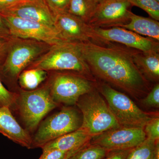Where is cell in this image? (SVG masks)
<instances>
[{
    "label": "cell",
    "instance_id": "obj_1",
    "mask_svg": "<svg viewBox=\"0 0 159 159\" xmlns=\"http://www.w3.org/2000/svg\"><path fill=\"white\" fill-rule=\"evenodd\" d=\"M91 72L134 96L148 89L147 79L133 59L134 49L116 43L77 42Z\"/></svg>",
    "mask_w": 159,
    "mask_h": 159
},
{
    "label": "cell",
    "instance_id": "obj_10",
    "mask_svg": "<svg viewBox=\"0 0 159 159\" xmlns=\"http://www.w3.org/2000/svg\"><path fill=\"white\" fill-rule=\"evenodd\" d=\"M92 41L97 43H116L142 52H159L158 41L149 37H143L121 27H93V38Z\"/></svg>",
    "mask_w": 159,
    "mask_h": 159
},
{
    "label": "cell",
    "instance_id": "obj_9",
    "mask_svg": "<svg viewBox=\"0 0 159 159\" xmlns=\"http://www.w3.org/2000/svg\"><path fill=\"white\" fill-rule=\"evenodd\" d=\"M1 15L12 37L35 40L51 46L65 42L54 27L16 16Z\"/></svg>",
    "mask_w": 159,
    "mask_h": 159
},
{
    "label": "cell",
    "instance_id": "obj_25",
    "mask_svg": "<svg viewBox=\"0 0 159 159\" xmlns=\"http://www.w3.org/2000/svg\"><path fill=\"white\" fill-rule=\"evenodd\" d=\"M146 137L152 140L159 139V118L153 117L145 125L144 128Z\"/></svg>",
    "mask_w": 159,
    "mask_h": 159
},
{
    "label": "cell",
    "instance_id": "obj_26",
    "mask_svg": "<svg viewBox=\"0 0 159 159\" xmlns=\"http://www.w3.org/2000/svg\"><path fill=\"white\" fill-rule=\"evenodd\" d=\"M54 15L67 11L70 0H44Z\"/></svg>",
    "mask_w": 159,
    "mask_h": 159
},
{
    "label": "cell",
    "instance_id": "obj_8",
    "mask_svg": "<svg viewBox=\"0 0 159 159\" xmlns=\"http://www.w3.org/2000/svg\"><path fill=\"white\" fill-rule=\"evenodd\" d=\"M48 84L51 97L59 105H75L81 96L93 89L89 80L77 74L56 73Z\"/></svg>",
    "mask_w": 159,
    "mask_h": 159
},
{
    "label": "cell",
    "instance_id": "obj_35",
    "mask_svg": "<svg viewBox=\"0 0 159 159\" xmlns=\"http://www.w3.org/2000/svg\"><path fill=\"white\" fill-rule=\"evenodd\" d=\"M158 2H159V0H156Z\"/></svg>",
    "mask_w": 159,
    "mask_h": 159
},
{
    "label": "cell",
    "instance_id": "obj_19",
    "mask_svg": "<svg viewBox=\"0 0 159 159\" xmlns=\"http://www.w3.org/2000/svg\"><path fill=\"white\" fill-rule=\"evenodd\" d=\"M126 159H159V142L146 138L130 149Z\"/></svg>",
    "mask_w": 159,
    "mask_h": 159
},
{
    "label": "cell",
    "instance_id": "obj_27",
    "mask_svg": "<svg viewBox=\"0 0 159 159\" xmlns=\"http://www.w3.org/2000/svg\"><path fill=\"white\" fill-rule=\"evenodd\" d=\"M143 103L149 107H159V84H157L152 88L147 97L143 100Z\"/></svg>",
    "mask_w": 159,
    "mask_h": 159
},
{
    "label": "cell",
    "instance_id": "obj_14",
    "mask_svg": "<svg viewBox=\"0 0 159 159\" xmlns=\"http://www.w3.org/2000/svg\"><path fill=\"white\" fill-rule=\"evenodd\" d=\"M0 14L34 21L54 28L55 15L44 0H20Z\"/></svg>",
    "mask_w": 159,
    "mask_h": 159
},
{
    "label": "cell",
    "instance_id": "obj_7",
    "mask_svg": "<svg viewBox=\"0 0 159 159\" xmlns=\"http://www.w3.org/2000/svg\"><path fill=\"white\" fill-rule=\"evenodd\" d=\"M81 124V117L75 109L71 107H63L39 124L36 133L32 137L31 148H42L51 141L77 130Z\"/></svg>",
    "mask_w": 159,
    "mask_h": 159
},
{
    "label": "cell",
    "instance_id": "obj_24",
    "mask_svg": "<svg viewBox=\"0 0 159 159\" xmlns=\"http://www.w3.org/2000/svg\"><path fill=\"white\" fill-rule=\"evenodd\" d=\"M17 95L16 92L6 89L0 79V107H7L11 110L15 103Z\"/></svg>",
    "mask_w": 159,
    "mask_h": 159
},
{
    "label": "cell",
    "instance_id": "obj_2",
    "mask_svg": "<svg viewBox=\"0 0 159 159\" xmlns=\"http://www.w3.org/2000/svg\"><path fill=\"white\" fill-rule=\"evenodd\" d=\"M51 46L35 40L14 38L5 60L0 65L2 82L13 84L26 68L47 52Z\"/></svg>",
    "mask_w": 159,
    "mask_h": 159
},
{
    "label": "cell",
    "instance_id": "obj_12",
    "mask_svg": "<svg viewBox=\"0 0 159 159\" xmlns=\"http://www.w3.org/2000/svg\"><path fill=\"white\" fill-rule=\"evenodd\" d=\"M132 6L129 0H105L98 4L89 24L100 28L126 25L129 21Z\"/></svg>",
    "mask_w": 159,
    "mask_h": 159
},
{
    "label": "cell",
    "instance_id": "obj_33",
    "mask_svg": "<svg viewBox=\"0 0 159 159\" xmlns=\"http://www.w3.org/2000/svg\"><path fill=\"white\" fill-rule=\"evenodd\" d=\"M80 149V148H79V149H76V150L70 151H69V152H68V153L67 154L65 157L62 159H68L71 156L73 155L74 153H76V152H77L79 151Z\"/></svg>",
    "mask_w": 159,
    "mask_h": 159
},
{
    "label": "cell",
    "instance_id": "obj_20",
    "mask_svg": "<svg viewBox=\"0 0 159 159\" xmlns=\"http://www.w3.org/2000/svg\"><path fill=\"white\" fill-rule=\"evenodd\" d=\"M47 77V71L39 69H29L21 72L18 80L21 89L25 90H32L38 88Z\"/></svg>",
    "mask_w": 159,
    "mask_h": 159
},
{
    "label": "cell",
    "instance_id": "obj_31",
    "mask_svg": "<svg viewBox=\"0 0 159 159\" xmlns=\"http://www.w3.org/2000/svg\"><path fill=\"white\" fill-rule=\"evenodd\" d=\"M130 150L127 149L112 151V152L103 159H126Z\"/></svg>",
    "mask_w": 159,
    "mask_h": 159
},
{
    "label": "cell",
    "instance_id": "obj_23",
    "mask_svg": "<svg viewBox=\"0 0 159 159\" xmlns=\"http://www.w3.org/2000/svg\"><path fill=\"white\" fill-rule=\"evenodd\" d=\"M132 6H135L146 11L151 18L159 20V2L156 0H129Z\"/></svg>",
    "mask_w": 159,
    "mask_h": 159
},
{
    "label": "cell",
    "instance_id": "obj_16",
    "mask_svg": "<svg viewBox=\"0 0 159 159\" xmlns=\"http://www.w3.org/2000/svg\"><path fill=\"white\" fill-rule=\"evenodd\" d=\"M92 139L90 135L80 127L47 143L41 148L43 151L57 149L69 152L82 148Z\"/></svg>",
    "mask_w": 159,
    "mask_h": 159
},
{
    "label": "cell",
    "instance_id": "obj_11",
    "mask_svg": "<svg viewBox=\"0 0 159 159\" xmlns=\"http://www.w3.org/2000/svg\"><path fill=\"white\" fill-rule=\"evenodd\" d=\"M146 138L144 128L120 126L93 137L92 144L107 150H127L138 146Z\"/></svg>",
    "mask_w": 159,
    "mask_h": 159
},
{
    "label": "cell",
    "instance_id": "obj_17",
    "mask_svg": "<svg viewBox=\"0 0 159 159\" xmlns=\"http://www.w3.org/2000/svg\"><path fill=\"white\" fill-rule=\"evenodd\" d=\"M159 52H144L134 49L133 59L136 65L145 78L152 81L159 79Z\"/></svg>",
    "mask_w": 159,
    "mask_h": 159
},
{
    "label": "cell",
    "instance_id": "obj_34",
    "mask_svg": "<svg viewBox=\"0 0 159 159\" xmlns=\"http://www.w3.org/2000/svg\"><path fill=\"white\" fill-rule=\"evenodd\" d=\"M105 1V0H95V1H96L98 4L102 2H103V1Z\"/></svg>",
    "mask_w": 159,
    "mask_h": 159
},
{
    "label": "cell",
    "instance_id": "obj_13",
    "mask_svg": "<svg viewBox=\"0 0 159 159\" xmlns=\"http://www.w3.org/2000/svg\"><path fill=\"white\" fill-rule=\"evenodd\" d=\"M54 28L65 42H83L93 38V27L67 11L55 15Z\"/></svg>",
    "mask_w": 159,
    "mask_h": 159
},
{
    "label": "cell",
    "instance_id": "obj_30",
    "mask_svg": "<svg viewBox=\"0 0 159 159\" xmlns=\"http://www.w3.org/2000/svg\"><path fill=\"white\" fill-rule=\"evenodd\" d=\"M13 39L9 41H0V65L2 64L5 60Z\"/></svg>",
    "mask_w": 159,
    "mask_h": 159
},
{
    "label": "cell",
    "instance_id": "obj_15",
    "mask_svg": "<svg viewBox=\"0 0 159 159\" xmlns=\"http://www.w3.org/2000/svg\"><path fill=\"white\" fill-rule=\"evenodd\" d=\"M0 134L22 147L31 148L32 137L30 133L20 125L7 107H0Z\"/></svg>",
    "mask_w": 159,
    "mask_h": 159
},
{
    "label": "cell",
    "instance_id": "obj_32",
    "mask_svg": "<svg viewBox=\"0 0 159 159\" xmlns=\"http://www.w3.org/2000/svg\"><path fill=\"white\" fill-rule=\"evenodd\" d=\"M20 0H0V12L6 11Z\"/></svg>",
    "mask_w": 159,
    "mask_h": 159
},
{
    "label": "cell",
    "instance_id": "obj_28",
    "mask_svg": "<svg viewBox=\"0 0 159 159\" xmlns=\"http://www.w3.org/2000/svg\"><path fill=\"white\" fill-rule=\"evenodd\" d=\"M69 152L63 151L57 149L43 151L42 154L39 159H62Z\"/></svg>",
    "mask_w": 159,
    "mask_h": 159
},
{
    "label": "cell",
    "instance_id": "obj_22",
    "mask_svg": "<svg viewBox=\"0 0 159 159\" xmlns=\"http://www.w3.org/2000/svg\"><path fill=\"white\" fill-rule=\"evenodd\" d=\"M105 148L95 144L86 145L71 156L68 159H102L106 155Z\"/></svg>",
    "mask_w": 159,
    "mask_h": 159
},
{
    "label": "cell",
    "instance_id": "obj_4",
    "mask_svg": "<svg viewBox=\"0 0 159 159\" xmlns=\"http://www.w3.org/2000/svg\"><path fill=\"white\" fill-rule=\"evenodd\" d=\"M48 71H72L89 75L91 70L77 42H62L51 46L44 54L29 66Z\"/></svg>",
    "mask_w": 159,
    "mask_h": 159
},
{
    "label": "cell",
    "instance_id": "obj_3",
    "mask_svg": "<svg viewBox=\"0 0 159 159\" xmlns=\"http://www.w3.org/2000/svg\"><path fill=\"white\" fill-rule=\"evenodd\" d=\"M13 108L16 110L25 126L29 132L34 131L44 117L60 105L51 96L48 83L41 87L32 90H18Z\"/></svg>",
    "mask_w": 159,
    "mask_h": 159
},
{
    "label": "cell",
    "instance_id": "obj_21",
    "mask_svg": "<svg viewBox=\"0 0 159 159\" xmlns=\"http://www.w3.org/2000/svg\"><path fill=\"white\" fill-rule=\"evenodd\" d=\"M98 4L95 0H70L67 11L89 24Z\"/></svg>",
    "mask_w": 159,
    "mask_h": 159
},
{
    "label": "cell",
    "instance_id": "obj_18",
    "mask_svg": "<svg viewBox=\"0 0 159 159\" xmlns=\"http://www.w3.org/2000/svg\"><path fill=\"white\" fill-rule=\"evenodd\" d=\"M120 27L159 41V21L151 18L139 16L132 12L129 22Z\"/></svg>",
    "mask_w": 159,
    "mask_h": 159
},
{
    "label": "cell",
    "instance_id": "obj_5",
    "mask_svg": "<svg viewBox=\"0 0 159 159\" xmlns=\"http://www.w3.org/2000/svg\"><path fill=\"white\" fill-rule=\"evenodd\" d=\"M76 105L82 114L80 128L92 138L121 126L107 103L99 92L93 89L81 96Z\"/></svg>",
    "mask_w": 159,
    "mask_h": 159
},
{
    "label": "cell",
    "instance_id": "obj_6",
    "mask_svg": "<svg viewBox=\"0 0 159 159\" xmlns=\"http://www.w3.org/2000/svg\"><path fill=\"white\" fill-rule=\"evenodd\" d=\"M99 90L120 126L144 128L153 118L139 108L125 94L107 84H100Z\"/></svg>",
    "mask_w": 159,
    "mask_h": 159
},
{
    "label": "cell",
    "instance_id": "obj_29",
    "mask_svg": "<svg viewBox=\"0 0 159 159\" xmlns=\"http://www.w3.org/2000/svg\"><path fill=\"white\" fill-rule=\"evenodd\" d=\"M13 38H14L11 36L8 27L0 14V41H9Z\"/></svg>",
    "mask_w": 159,
    "mask_h": 159
}]
</instances>
